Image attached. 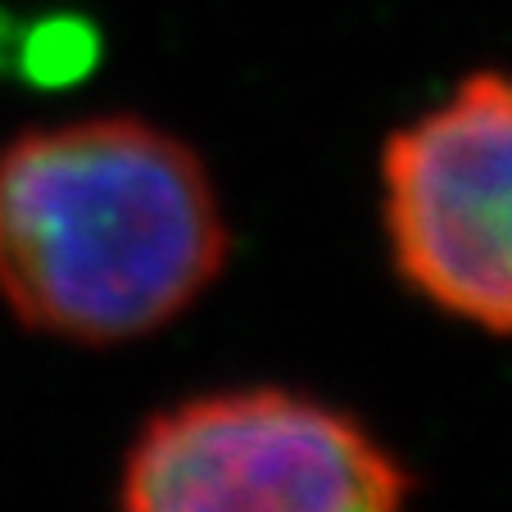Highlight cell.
<instances>
[{"label":"cell","instance_id":"3957f363","mask_svg":"<svg viewBox=\"0 0 512 512\" xmlns=\"http://www.w3.org/2000/svg\"><path fill=\"white\" fill-rule=\"evenodd\" d=\"M395 268L435 309L512 336V73H476L381 155Z\"/></svg>","mask_w":512,"mask_h":512},{"label":"cell","instance_id":"6da1fadb","mask_svg":"<svg viewBox=\"0 0 512 512\" xmlns=\"http://www.w3.org/2000/svg\"><path fill=\"white\" fill-rule=\"evenodd\" d=\"M223 263L213 177L164 127L100 114L0 145V300L37 336L141 340L191 309Z\"/></svg>","mask_w":512,"mask_h":512},{"label":"cell","instance_id":"7a4b0ae2","mask_svg":"<svg viewBox=\"0 0 512 512\" xmlns=\"http://www.w3.org/2000/svg\"><path fill=\"white\" fill-rule=\"evenodd\" d=\"M123 512H404L408 476L349 413L295 390H218L155 413Z\"/></svg>","mask_w":512,"mask_h":512},{"label":"cell","instance_id":"277c9868","mask_svg":"<svg viewBox=\"0 0 512 512\" xmlns=\"http://www.w3.org/2000/svg\"><path fill=\"white\" fill-rule=\"evenodd\" d=\"M96 32L78 19H50L28 37L19 55V68L41 87H59V82L82 78L96 64Z\"/></svg>","mask_w":512,"mask_h":512}]
</instances>
